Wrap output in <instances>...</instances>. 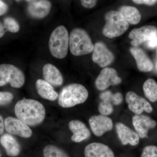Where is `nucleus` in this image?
<instances>
[{
  "label": "nucleus",
  "instance_id": "1",
  "mask_svg": "<svg viewBox=\"0 0 157 157\" xmlns=\"http://www.w3.org/2000/svg\"><path fill=\"white\" fill-rule=\"evenodd\" d=\"M17 118L29 127L38 125L44 121L46 115L44 106L36 100L23 98L14 107Z\"/></svg>",
  "mask_w": 157,
  "mask_h": 157
},
{
  "label": "nucleus",
  "instance_id": "2",
  "mask_svg": "<svg viewBox=\"0 0 157 157\" xmlns=\"http://www.w3.org/2000/svg\"><path fill=\"white\" fill-rule=\"evenodd\" d=\"M88 91L84 86L72 83L62 89L59 95L58 104L63 108H70L83 104L87 100Z\"/></svg>",
  "mask_w": 157,
  "mask_h": 157
},
{
  "label": "nucleus",
  "instance_id": "3",
  "mask_svg": "<svg viewBox=\"0 0 157 157\" xmlns=\"http://www.w3.org/2000/svg\"><path fill=\"white\" fill-rule=\"evenodd\" d=\"M69 47L73 55L81 56L92 52L94 45L86 31L76 28L72 31L69 36Z\"/></svg>",
  "mask_w": 157,
  "mask_h": 157
},
{
  "label": "nucleus",
  "instance_id": "4",
  "mask_svg": "<svg viewBox=\"0 0 157 157\" xmlns=\"http://www.w3.org/2000/svg\"><path fill=\"white\" fill-rule=\"evenodd\" d=\"M52 55L59 59L64 58L67 55L69 47V35L67 29L59 26L51 34L48 43Z\"/></svg>",
  "mask_w": 157,
  "mask_h": 157
},
{
  "label": "nucleus",
  "instance_id": "5",
  "mask_svg": "<svg viewBox=\"0 0 157 157\" xmlns=\"http://www.w3.org/2000/svg\"><path fill=\"white\" fill-rule=\"evenodd\" d=\"M106 24L103 29L105 36L112 39L121 36L129 28V23L119 11H108L105 15Z\"/></svg>",
  "mask_w": 157,
  "mask_h": 157
},
{
  "label": "nucleus",
  "instance_id": "6",
  "mask_svg": "<svg viewBox=\"0 0 157 157\" xmlns=\"http://www.w3.org/2000/svg\"><path fill=\"white\" fill-rule=\"evenodd\" d=\"M25 82V77L21 70L13 65H0V86L10 83L12 87L19 88Z\"/></svg>",
  "mask_w": 157,
  "mask_h": 157
},
{
  "label": "nucleus",
  "instance_id": "7",
  "mask_svg": "<svg viewBox=\"0 0 157 157\" xmlns=\"http://www.w3.org/2000/svg\"><path fill=\"white\" fill-rule=\"evenodd\" d=\"M126 101L128 109L135 115L141 114L144 111L147 113H151L153 111L152 107L149 102L134 92L127 93Z\"/></svg>",
  "mask_w": 157,
  "mask_h": 157
},
{
  "label": "nucleus",
  "instance_id": "8",
  "mask_svg": "<svg viewBox=\"0 0 157 157\" xmlns=\"http://www.w3.org/2000/svg\"><path fill=\"white\" fill-rule=\"evenodd\" d=\"M121 78L118 75L117 72L112 68H105L96 78V87L100 91L105 90L110 86L120 84Z\"/></svg>",
  "mask_w": 157,
  "mask_h": 157
},
{
  "label": "nucleus",
  "instance_id": "9",
  "mask_svg": "<svg viewBox=\"0 0 157 157\" xmlns=\"http://www.w3.org/2000/svg\"><path fill=\"white\" fill-rule=\"evenodd\" d=\"M157 36V29L153 25H146L132 30L129 38L132 39L131 44L137 47Z\"/></svg>",
  "mask_w": 157,
  "mask_h": 157
},
{
  "label": "nucleus",
  "instance_id": "10",
  "mask_svg": "<svg viewBox=\"0 0 157 157\" xmlns=\"http://www.w3.org/2000/svg\"><path fill=\"white\" fill-rule=\"evenodd\" d=\"M89 123L92 132L97 137H101L113 128L112 120L107 116L101 114L90 117Z\"/></svg>",
  "mask_w": 157,
  "mask_h": 157
},
{
  "label": "nucleus",
  "instance_id": "11",
  "mask_svg": "<svg viewBox=\"0 0 157 157\" xmlns=\"http://www.w3.org/2000/svg\"><path fill=\"white\" fill-rule=\"evenodd\" d=\"M4 124L5 129L11 135L23 138H29L33 135L30 127L18 119L9 117L5 120Z\"/></svg>",
  "mask_w": 157,
  "mask_h": 157
},
{
  "label": "nucleus",
  "instance_id": "12",
  "mask_svg": "<svg viewBox=\"0 0 157 157\" xmlns=\"http://www.w3.org/2000/svg\"><path fill=\"white\" fill-rule=\"evenodd\" d=\"M93 52V61L101 67H105L112 63L115 59L113 53L102 42H97Z\"/></svg>",
  "mask_w": 157,
  "mask_h": 157
},
{
  "label": "nucleus",
  "instance_id": "13",
  "mask_svg": "<svg viewBox=\"0 0 157 157\" xmlns=\"http://www.w3.org/2000/svg\"><path fill=\"white\" fill-rule=\"evenodd\" d=\"M132 124L140 138H147L149 131L156 126L157 122L147 115H135L132 118Z\"/></svg>",
  "mask_w": 157,
  "mask_h": 157
},
{
  "label": "nucleus",
  "instance_id": "14",
  "mask_svg": "<svg viewBox=\"0 0 157 157\" xmlns=\"http://www.w3.org/2000/svg\"><path fill=\"white\" fill-rule=\"evenodd\" d=\"M116 130L118 137L123 145L130 144L135 146L139 144L140 137L137 133L125 124L117 123L116 124Z\"/></svg>",
  "mask_w": 157,
  "mask_h": 157
},
{
  "label": "nucleus",
  "instance_id": "15",
  "mask_svg": "<svg viewBox=\"0 0 157 157\" xmlns=\"http://www.w3.org/2000/svg\"><path fill=\"white\" fill-rule=\"evenodd\" d=\"M28 4V11L34 18H43L48 15L51 9V3L45 0L26 1Z\"/></svg>",
  "mask_w": 157,
  "mask_h": 157
},
{
  "label": "nucleus",
  "instance_id": "16",
  "mask_svg": "<svg viewBox=\"0 0 157 157\" xmlns=\"http://www.w3.org/2000/svg\"><path fill=\"white\" fill-rule=\"evenodd\" d=\"M69 129L73 133L71 140L75 143H79L91 136V132L85 124L81 121L73 120L69 123Z\"/></svg>",
  "mask_w": 157,
  "mask_h": 157
},
{
  "label": "nucleus",
  "instance_id": "17",
  "mask_svg": "<svg viewBox=\"0 0 157 157\" xmlns=\"http://www.w3.org/2000/svg\"><path fill=\"white\" fill-rule=\"evenodd\" d=\"M84 155L85 157H115L109 146L100 142H93L86 145Z\"/></svg>",
  "mask_w": 157,
  "mask_h": 157
},
{
  "label": "nucleus",
  "instance_id": "18",
  "mask_svg": "<svg viewBox=\"0 0 157 157\" xmlns=\"http://www.w3.org/2000/svg\"><path fill=\"white\" fill-rule=\"evenodd\" d=\"M130 52L136 61L137 69L142 72H150L154 67L153 64L145 52L138 47H132Z\"/></svg>",
  "mask_w": 157,
  "mask_h": 157
},
{
  "label": "nucleus",
  "instance_id": "19",
  "mask_svg": "<svg viewBox=\"0 0 157 157\" xmlns=\"http://www.w3.org/2000/svg\"><path fill=\"white\" fill-rule=\"evenodd\" d=\"M42 71L45 80L51 85L59 86L63 84V79L61 73L54 65L46 64L43 67Z\"/></svg>",
  "mask_w": 157,
  "mask_h": 157
},
{
  "label": "nucleus",
  "instance_id": "20",
  "mask_svg": "<svg viewBox=\"0 0 157 157\" xmlns=\"http://www.w3.org/2000/svg\"><path fill=\"white\" fill-rule=\"evenodd\" d=\"M0 143L9 156L17 157L20 153L21 147L17 140L10 134H4L0 138Z\"/></svg>",
  "mask_w": 157,
  "mask_h": 157
},
{
  "label": "nucleus",
  "instance_id": "21",
  "mask_svg": "<svg viewBox=\"0 0 157 157\" xmlns=\"http://www.w3.org/2000/svg\"><path fill=\"white\" fill-rule=\"evenodd\" d=\"M36 88L40 97L50 101H54L59 97L53 86L45 80L39 79L36 82Z\"/></svg>",
  "mask_w": 157,
  "mask_h": 157
},
{
  "label": "nucleus",
  "instance_id": "22",
  "mask_svg": "<svg viewBox=\"0 0 157 157\" xmlns=\"http://www.w3.org/2000/svg\"><path fill=\"white\" fill-rule=\"evenodd\" d=\"M118 11L127 22L131 24H137L141 20V14L139 10L135 7L123 6L120 8Z\"/></svg>",
  "mask_w": 157,
  "mask_h": 157
},
{
  "label": "nucleus",
  "instance_id": "23",
  "mask_svg": "<svg viewBox=\"0 0 157 157\" xmlns=\"http://www.w3.org/2000/svg\"><path fill=\"white\" fill-rule=\"evenodd\" d=\"M144 93L145 97L151 102L157 101V82L152 78H148L143 85Z\"/></svg>",
  "mask_w": 157,
  "mask_h": 157
},
{
  "label": "nucleus",
  "instance_id": "24",
  "mask_svg": "<svg viewBox=\"0 0 157 157\" xmlns=\"http://www.w3.org/2000/svg\"><path fill=\"white\" fill-rule=\"evenodd\" d=\"M43 153L44 157H70L63 150L54 145L45 146Z\"/></svg>",
  "mask_w": 157,
  "mask_h": 157
},
{
  "label": "nucleus",
  "instance_id": "25",
  "mask_svg": "<svg viewBox=\"0 0 157 157\" xmlns=\"http://www.w3.org/2000/svg\"><path fill=\"white\" fill-rule=\"evenodd\" d=\"M3 25L6 32L16 33L19 30V24L16 20L12 17H9L5 18Z\"/></svg>",
  "mask_w": 157,
  "mask_h": 157
},
{
  "label": "nucleus",
  "instance_id": "26",
  "mask_svg": "<svg viewBox=\"0 0 157 157\" xmlns=\"http://www.w3.org/2000/svg\"><path fill=\"white\" fill-rule=\"evenodd\" d=\"M98 109L101 115L107 116L112 114L114 111L113 105L107 101H102L98 106Z\"/></svg>",
  "mask_w": 157,
  "mask_h": 157
},
{
  "label": "nucleus",
  "instance_id": "27",
  "mask_svg": "<svg viewBox=\"0 0 157 157\" xmlns=\"http://www.w3.org/2000/svg\"><path fill=\"white\" fill-rule=\"evenodd\" d=\"M14 98V95L10 92L0 91V107L10 104Z\"/></svg>",
  "mask_w": 157,
  "mask_h": 157
},
{
  "label": "nucleus",
  "instance_id": "28",
  "mask_svg": "<svg viewBox=\"0 0 157 157\" xmlns=\"http://www.w3.org/2000/svg\"><path fill=\"white\" fill-rule=\"evenodd\" d=\"M141 157H157V147L155 145L145 147L142 151Z\"/></svg>",
  "mask_w": 157,
  "mask_h": 157
},
{
  "label": "nucleus",
  "instance_id": "29",
  "mask_svg": "<svg viewBox=\"0 0 157 157\" xmlns=\"http://www.w3.org/2000/svg\"><path fill=\"white\" fill-rule=\"evenodd\" d=\"M123 101V95L120 93L113 94L112 98L113 104L114 105H119L121 104Z\"/></svg>",
  "mask_w": 157,
  "mask_h": 157
},
{
  "label": "nucleus",
  "instance_id": "30",
  "mask_svg": "<svg viewBox=\"0 0 157 157\" xmlns=\"http://www.w3.org/2000/svg\"><path fill=\"white\" fill-rule=\"evenodd\" d=\"M82 6L86 9H92L96 6L97 1L95 0H82L80 1Z\"/></svg>",
  "mask_w": 157,
  "mask_h": 157
},
{
  "label": "nucleus",
  "instance_id": "31",
  "mask_svg": "<svg viewBox=\"0 0 157 157\" xmlns=\"http://www.w3.org/2000/svg\"><path fill=\"white\" fill-rule=\"evenodd\" d=\"M133 2L137 4H145L148 6H152L157 2L155 0H133Z\"/></svg>",
  "mask_w": 157,
  "mask_h": 157
},
{
  "label": "nucleus",
  "instance_id": "32",
  "mask_svg": "<svg viewBox=\"0 0 157 157\" xmlns=\"http://www.w3.org/2000/svg\"><path fill=\"white\" fill-rule=\"evenodd\" d=\"M146 47L150 49H153L157 47V36L149 40L146 43Z\"/></svg>",
  "mask_w": 157,
  "mask_h": 157
},
{
  "label": "nucleus",
  "instance_id": "33",
  "mask_svg": "<svg viewBox=\"0 0 157 157\" xmlns=\"http://www.w3.org/2000/svg\"><path fill=\"white\" fill-rule=\"evenodd\" d=\"M9 9L8 5L2 1H0V16L6 14Z\"/></svg>",
  "mask_w": 157,
  "mask_h": 157
},
{
  "label": "nucleus",
  "instance_id": "34",
  "mask_svg": "<svg viewBox=\"0 0 157 157\" xmlns=\"http://www.w3.org/2000/svg\"><path fill=\"white\" fill-rule=\"evenodd\" d=\"M5 129V124L3 117L0 115V135H2Z\"/></svg>",
  "mask_w": 157,
  "mask_h": 157
},
{
  "label": "nucleus",
  "instance_id": "35",
  "mask_svg": "<svg viewBox=\"0 0 157 157\" xmlns=\"http://www.w3.org/2000/svg\"><path fill=\"white\" fill-rule=\"evenodd\" d=\"M6 29L4 27V25L0 21V38L3 37L6 33Z\"/></svg>",
  "mask_w": 157,
  "mask_h": 157
},
{
  "label": "nucleus",
  "instance_id": "36",
  "mask_svg": "<svg viewBox=\"0 0 157 157\" xmlns=\"http://www.w3.org/2000/svg\"><path fill=\"white\" fill-rule=\"evenodd\" d=\"M156 48H157V49H156V52H157V47Z\"/></svg>",
  "mask_w": 157,
  "mask_h": 157
},
{
  "label": "nucleus",
  "instance_id": "37",
  "mask_svg": "<svg viewBox=\"0 0 157 157\" xmlns=\"http://www.w3.org/2000/svg\"><path fill=\"white\" fill-rule=\"evenodd\" d=\"M1 153H0V157H1Z\"/></svg>",
  "mask_w": 157,
  "mask_h": 157
}]
</instances>
